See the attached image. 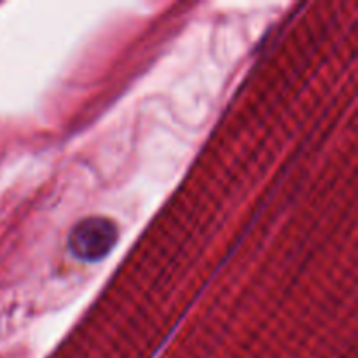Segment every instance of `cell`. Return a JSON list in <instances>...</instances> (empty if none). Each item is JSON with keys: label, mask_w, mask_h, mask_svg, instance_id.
Listing matches in <instances>:
<instances>
[{"label": "cell", "mask_w": 358, "mask_h": 358, "mask_svg": "<svg viewBox=\"0 0 358 358\" xmlns=\"http://www.w3.org/2000/svg\"><path fill=\"white\" fill-rule=\"evenodd\" d=\"M119 241V227L107 217H86L72 227L66 240L70 255L80 262H100Z\"/></svg>", "instance_id": "obj_1"}]
</instances>
